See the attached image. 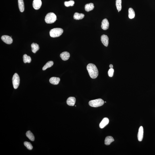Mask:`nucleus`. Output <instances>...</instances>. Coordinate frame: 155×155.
Masks as SVG:
<instances>
[{
  "label": "nucleus",
  "instance_id": "nucleus-14",
  "mask_svg": "<svg viewBox=\"0 0 155 155\" xmlns=\"http://www.w3.org/2000/svg\"><path fill=\"white\" fill-rule=\"evenodd\" d=\"M49 81L51 84L54 85H57L59 83L60 79L59 78L52 77L50 78Z\"/></svg>",
  "mask_w": 155,
  "mask_h": 155
},
{
  "label": "nucleus",
  "instance_id": "nucleus-9",
  "mask_svg": "<svg viewBox=\"0 0 155 155\" xmlns=\"http://www.w3.org/2000/svg\"><path fill=\"white\" fill-rule=\"evenodd\" d=\"M144 130L142 126H141L139 129L138 133V140L139 141H141L142 140L143 137Z\"/></svg>",
  "mask_w": 155,
  "mask_h": 155
},
{
  "label": "nucleus",
  "instance_id": "nucleus-20",
  "mask_svg": "<svg viewBox=\"0 0 155 155\" xmlns=\"http://www.w3.org/2000/svg\"><path fill=\"white\" fill-rule=\"evenodd\" d=\"M135 16V13L134 9L132 8H129L128 9V17L130 19L134 18Z\"/></svg>",
  "mask_w": 155,
  "mask_h": 155
},
{
  "label": "nucleus",
  "instance_id": "nucleus-16",
  "mask_svg": "<svg viewBox=\"0 0 155 155\" xmlns=\"http://www.w3.org/2000/svg\"><path fill=\"white\" fill-rule=\"evenodd\" d=\"M94 8V4L92 3H90L87 4L85 5V9L86 11L89 12L93 10Z\"/></svg>",
  "mask_w": 155,
  "mask_h": 155
},
{
  "label": "nucleus",
  "instance_id": "nucleus-1",
  "mask_svg": "<svg viewBox=\"0 0 155 155\" xmlns=\"http://www.w3.org/2000/svg\"><path fill=\"white\" fill-rule=\"evenodd\" d=\"M87 69L91 78H96L98 75V71L97 67L95 64H89L87 66Z\"/></svg>",
  "mask_w": 155,
  "mask_h": 155
},
{
  "label": "nucleus",
  "instance_id": "nucleus-2",
  "mask_svg": "<svg viewBox=\"0 0 155 155\" xmlns=\"http://www.w3.org/2000/svg\"><path fill=\"white\" fill-rule=\"evenodd\" d=\"M63 30L60 28H55L51 29L50 32V36L52 37L55 38L59 37L62 34Z\"/></svg>",
  "mask_w": 155,
  "mask_h": 155
},
{
  "label": "nucleus",
  "instance_id": "nucleus-19",
  "mask_svg": "<svg viewBox=\"0 0 155 155\" xmlns=\"http://www.w3.org/2000/svg\"><path fill=\"white\" fill-rule=\"evenodd\" d=\"M19 9L20 12H23L24 9L23 0H18Z\"/></svg>",
  "mask_w": 155,
  "mask_h": 155
},
{
  "label": "nucleus",
  "instance_id": "nucleus-5",
  "mask_svg": "<svg viewBox=\"0 0 155 155\" xmlns=\"http://www.w3.org/2000/svg\"><path fill=\"white\" fill-rule=\"evenodd\" d=\"M14 88L15 89L18 88L20 84V79L19 76L17 73H15L12 79Z\"/></svg>",
  "mask_w": 155,
  "mask_h": 155
},
{
  "label": "nucleus",
  "instance_id": "nucleus-7",
  "mask_svg": "<svg viewBox=\"0 0 155 155\" xmlns=\"http://www.w3.org/2000/svg\"><path fill=\"white\" fill-rule=\"evenodd\" d=\"M42 5L41 0H34L32 6L34 9L36 10L39 9Z\"/></svg>",
  "mask_w": 155,
  "mask_h": 155
},
{
  "label": "nucleus",
  "instance_id": "nucleus-28",
  "mask_svg": "<svg viewBox=\"0 0 155 155\" xmlns=\"http://www.w3.org/2000/svg\"><path fill=\"white\" fill-rule=\"evenodd\" d=\"M113 65L112 64H110L109 65L110 68H113Z\"/></svg>",
  "mask_w": 155,
  "mask_h": 155
},
{
  "label": "nucleus",
  "instance_id": "nucleus-13",
  "mask_svg": "<svg viewBox=\"0 0 155 155\" xmlns=\"http://www.w3.org/2000/svg\"><path fill=\"white\" fill-rule=\"evenodd\" d=\"M75 98L74 97H69L67 100V103L69 106H74L76 102Z\"/></svg>",
  "mask_w": 155,
  "mask_h": 155
},
{
  "label": "nucleus",
  "instance_id": "nucleus-23",
  "mask_svg": "<svg viewBox=\"0 0 155 155\" xmlns=\"http://www.w3.org/2000/svg\"><path fill=\"white\" fill-rule=\"evenodd\" d=\"M122 0H116V6L117 9L119 12L121 10L122 6Z\"/></svg>",
  "mask_w": 155,
  "mask_h": 155
},
{
  "label": "nucleus",
  "instance_id": "nucleus-11",
  "mask_svg": "<svg viewBox=\"0 0 155 155\" xmlns=\"http://www.w3.org/2000/svg\"><path fill=\"white\" fill-rule=\"evenodd\" d=\"M70 56V53L67 51L64 52L60 54L61 59L64 61H66L68 59Z\"/></svg>",
  "mask_w": 155,
  "mask_h": 155
},
{
  "label": "nucleus",
  "instance_id": "nucleus-26",
  "mask_svg": "<svg viewBox=\"0 0 155 155\" xmlns=\"http://www.w3.org/2000/svg\"><path fill=\"white\" fill-rule=\"evenodd\" d=\"M24 146L26 147L28 149L32 150L33 148V146L30 143L28 142H24Z\"/></svg>",
  "mask_w": 155,
  "mask_h": 155
},
{
  "label": "nucleus",
  "instance_id": "nucleus-15",
  "mask_svg": "<svg viewBox=\"0 0 155 155\" xmlns=\"http://www.w3.org/2000/svg\"><path fill=\"white\" fill-rule=\"evenodd\" d=\"M85 17V15L83 14L76 13L74 15V18L76 20L82 19Z\"/></svg>",
  "mask_w": 155,
  "mask_h": 155
},
{
  "label": "nucleus",
  "instance_id": "nucleus-29",
  "mask_svg": "<svg viewBox=\"0 0 155 155\" xmlns=\"http://www.w3.org/2000/svg\"><path fill=\"white\" fill-rule=\"evenodd\" d=\"M105 102L106 103V102L105 101Z\"/></svg>",
  "mask_w": 155,
  "mask_h": 155
},
{
  "label": "nucleus",
  "instance_id": "nucleus-10",
  "mask_svg": "<svg viewBox=\"0 0 155 155\" xmlns=\"http://www.w3.org/2000/svg\"><path fill=\"white\" fill-rule=\"evenodd\" d=\"M101 41L102 43L106 47H107L109 44V38L107 35H102L101 37Z\"/></svg>",
  "mask_w": 155,
  "mask_h": 155
},
{
  "label": "nucleus",
  "instance_id": "nucleus-22",
  "mask_svg": "<svg viewBox=\"0 0 155 155\" xmlns=\"http://www.w3.org/2000/svg\"><path fill=\"white\" fill-rule=\"evenodd\" d=\"M26 135L27 137L32 141H34L35 140V137L33 134L30 131H28L26 133Z\"/></svg>",
  "mask_w": 155,
  "mask_h": 155
},
{
  "label": "nucleus",
  "instance_id": "nucleus-25",
  "mask_svg": "<svg viewBox=\"0 0 155 155\" xmlns=\"http://www.w3.org/2000/svg\"><path fill=\"white\" fill-rule=\"evenodd\" d=\"M75 2L74 1L70 0L68 2H65L64 3L65 6L67 7L70 6H74Z\"/></svg>",
  "mask_w": 155,
  "mask_h": 155
},
{
  "label": "nucleus",
  "instance_id": "nucleus-4",
  "mask_svg": "<svg viewBox=\"0 0 155 155\" xmlns=\"http://www.w3.org/2000/svg\"><path fill=\"white\" fill-rule=\"evenodd\" d=\"M104 102L101 99L90 100L89 102V104L91 106L96 107L101 106L104 104Z\"/></svg>",
  "mask_w": 155,
  "mask_h": 155
},
{
  "label": "nucleus",
  "instance_id": "nucleus-21",
  "mask_svg": "<svg viewBox=\"0 0 155 155\" xmlns=\"http://www.w3.org/2000/svg\"><path fill=\"white\" fill-rule=\"evenodd\" d=\"M23 60L24 63H30L32 61L30 57L28 56L27 54H25L23 56Z\"/></svg>",
  "mask_w": 155,
  "mask_h": 155
},
{
  "label": "nucleus",
  "instance_id": "nucleus-12",
  "mask_svg": "<svg viewBox=\"0 0 155 155\" xmlns=\"http://www.w3.org/2000/svg\"><path fill=\"white\" fill-rule=\"evenodd\" d=\"M109 120L108 118H105L103 119L100 122V128H103L107 126L109 123Z\"/></svg>",
  "mask_w": 155,
  "mask_h": 155
},
{
  "label": "nucleus",
  "instance_id": "nucleus-3",
  "mask_svg": "<svg viewBox=\"0 0 155 155\" xmlns=\"http://www.w3.org/2000/svg\"><path fill=\"white\" fill-rule=\"evenodd\" d=\"M57 19V17L55 14L50 13L46 15L45 21L47 24H51L55 22Z\"/></svg>",
  "mask_w": 155,
  "mask_h": 155
},
{
  "label": "nucleus",
  "instance_id": "nucleus-27",
  "mask_svg": "<svg viewBox=\"0 0 155 155\" xmlns=\"http://www.w3.org/2000/svg\"><path fill=\"white\" fill-rule=\"evenodd\" d=\"M114 70L113 68L110 69L108 71V76L110 77H112L113 76Z\"/></svg>",
  "mask_w": 155,
  "mask_h": 155
},
{
  "label": "nucleus",
  "instance_id": "nucleus-18",
  "mask_svg": "<svg viewBox=\"0 0 155 155\" xmlns=\"http://www.w3.org/2000/svg\"><path fill=\"white\" fill-rule=\"evenodd\" d=\"M32 48V51L34 53H36V51L38 50L39 49L38 45L36 43H33L31 45Z\"/></svg>",
  "mask_w": 155,
  "mask_h": 155
},
{
  "label": "nucleus",
  "instance_id": "nucleus-6",
  "mask_svg": "<svg viewBox=\"0 0 155 155\" xmlns=\"http://www.w3.org/2000/svg\"><path fill=\"white\" fill-rule=\"evenodd\" d=\"M1 39L4 42L8 44H11L13 42V39L11 37L8 35H3L1 37Z\"/></svg>",
  "mask_w": 155,
  "mask_h": 155
},
{
  "label": "nucleus",
  "instance_id": "nucleus-17",
  "mask_svg": "<svg viewBox=\"0 0 155 155\" xmlns=\"http://www.w3.org/2000/svg\"><path fill=\"white\" fill-rule=\"evenodd\" d=\"M114 141L113 137L111 136H107L105 138V144L106 145H110L111 142Z\"/></svg>",
  "mask_w": 155,
  "mask_h": 155
},
{
  "label": "nucleus",
  "instance_id": "nucleus-24",
  "mask_svg": "<svg viewBox=\"0 0 155 155\" xmlns=\"http://www.w3.org/2000/svg\"><path fill=\"white\" fill-rule=\"evenodd\" d=\"M54 64V62L52 61H49L46 63L45 65L43 66V68L42 70H45L46 69L51 67Z\"/></svg>",
  "mask_w": 155,
  "mask_h": 155
},
{
  "label": "nucleus",
  "instance_id": "nucleus-8",
  "mask_svg": "<svg viewBox=\"0 0 155 155\" xmlns=\"http://www.w3.org/2000/svg\"><path fill=\"white\" fill-rule=\"evenodd\" d=\"M109 26V23L106 18L104 19L102 22L101 27L103 30H105L108 29Z\"/></svg>",
  "mask_w": 155,
  "mask_h": 155
}]
</instances>
